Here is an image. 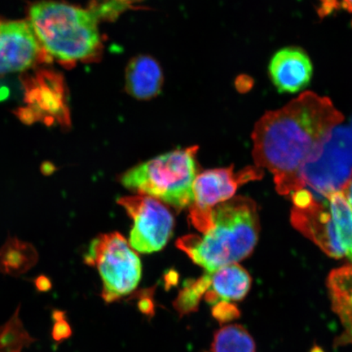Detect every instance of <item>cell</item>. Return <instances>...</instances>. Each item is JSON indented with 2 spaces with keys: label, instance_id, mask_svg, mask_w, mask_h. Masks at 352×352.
<instances>
[{
  "label": "cell",
  "instance_id": "1",
  "mask_svg": "<svg viewBox=\"0 0 352 352\" xmlns=\"http://www.w3.org/2000/svg\"><path fill=\"white\" fill-rule=\"evenodd\" d=\"M344 120L332 100L306 91L285 107L263 114L252 133L255 166L274 175L276 189L292 195L303 187L299 173Z\"/></svg>",
  "mask_w": 352,
  "mask_h": 352
},
{
  "label": "cell",
  "instance_id": "2",
  "mask_svg": "<svg viewBox=\"0 0 352 352\" xmlns=\"http://www.w3.org/2000/svg\"><path fill=\"white\" fill-rule=\"evenodd\" d=\"M130 0H104L88 8L56 1L34 3L29 22L43 50L65 65L98 59L102 52L99 23L130 7Z\"/></svg>",
  "mask_w": 352,
  "mask_h": 352
},
{
  "label": "cell",
  "instance_id": "3",
  "mask_svg": "<svg viewBox=\"0 0 352 352\" xmlns=\"http://www.w3.org/2000/svg\"><path fill=\"white\" fill-rule=\"evenodd\" d=\"M259 230L256 204L249 197H234L215 206L210 226L202 236H183L177 246L211 274L250 256L257 244Z\"/></svg>",
  "mask_w": 352,
  "mask_h": 352
},
{
  "label": "cell",
  "instance_id": "4",
  "mask_svg": "<svg viewBox=\"0 0 352 352\" xmlns=\"http://www.w3.org/2000/svg\"><path fill=\"white\" fill-rule=\"evenodd\" d=\"M197 146L170 151L126 171L123 186L139 195L155 198L173 208H190L197 176Z\"/></svg>",
  "mask_w": 352,
  "mask_h": 352
},
{
  "label": "cell",
  "instance_id": "5",
  "mask_svg": "<svg viewBox=\"0 0 352 352\" xmlns=\"http://www.w3.org/2000/svg\"><path fill=\"white\" fill-rule=\"evenodd\" d=\"M85 261L98 270L103 284L101 296L108 303L129 296L142 279L138 254L120 232L96 236L87 250Z\"/></svg>",
  "mask_w": 352,
  "mask_h": 352
},
{
  "label": "cell",
  "instance_id": "6",
  "mask_svg": "<svg viewBox=\"0 0 352 352\" xmlns=\"http://www.w3.org/2000/svg\"><path fill=\"white\" fill-rule=\"evenodd\" d=\"M352 173V130L338 126L314 155L302 166L303 188L314 189L327 198L341 191Z\"/></svg>",
  "mask_w": 352,
  "mask_h": 352
},
{
  "label": "cell",
  "instance_id": "7",
  "mask_svg": "<svg viewBox=\"0 0 352 352\" xmlns=\"http://www.w3.org/2000/svg\"><path fill=\"white\" fill-rule=\"evenodd\" d=\"M263 170L257 166H248L239 171L228 168L205 170L197 175L193 184V201L190 206L191 223L201 233L208 230L215 206L234 197L244 184L263 177Z\"/></svg>",
  "mask_w": 352,
  "mask_h": 352
},
{
  "label": "cell",
  "instance_id": "8",
  "mask_svg": "<svg viewBox=\"0 0 352 352\" xmlns=\"http://www.w3.org/2000/svg\"><path fill=\"white\" fill-rule=\"evenodd\" d=\"M118 204L133 219L129 244L139 253L160 252L168 242L174 228V218L168 209L155 198L132 196L120 198Z\"/></svg>",
  "mask_w": 352,
  "mask_h": 352
},
{
  "label": "cell",
  "instance_id": "9",
  "mask_svg": "<svg viewBox=\"0 0 352 352\" xmlns=\"http://www.w3.org/2000/svg\"><path fill=\"white\" fill-rule=\"evenodd\" d=\"M294 208L290 215L294 228L318 246L329 256L341 258L345 250L328 201L316 200L311 192L302 188L293 193Z\"/></svg>",
  "mask_w": 352,
  "mask_h": 352
},
{
  "label": "cell",
  "instance_id": "10",
  "mask_svg": "<svg viewBox=\"0 0 352 352\" xmlns=\"http://www.w3.org/2000/svg\"><path fill=\"white\" fill-rule=\"evenodd\" d=\"M26 107L19 111L21 121L28 124L42 122L63 126L70 125L66 108L65 87L58 74L44 72L25 83Z\"/></svg>",
  "mask_w": 352,
  "mask_h": 352
},
{
  "label": "cell",
  "instance_id": "11",
  "mask_svg": "<svg viewBox=\"0 0 352 352\" xmlns=\"http://www.w3.org/2000/svg\"><path fill=\"white\" fill-rule=\"evenodd\" d=\"M50 59L28 21L0 19V77L25 72Z\"/></svg>",
  "mask_w": 352,
  "mask_h": 352
},
{
  "label": "cell",
  "instance_id": "12",
  "mask_svg": "<svg viewBox=\"0 0 352 352\" xmlns=\"http://www.w3.org/2000/svg\"><path fill=\"white\" fill-rule=\"evenodd\" d=\"M268 73L280 94H296L309 85L314 65L309 56L301 47H287L272 57Z\"/></svg>",
  "mask_w": 352,
  "mask_h": 352
},
{
  "label": "cell",
  "instance_id": "13",
  "mask_svg": "<svg viewBox=\"0 0 352 352\" xmlns=\"http://www.w3.org/2000/svg\"><path fill=\"white\" fill-rule=\"evenodd\" d=\"M327 285L332 311L342 329L334 346L352 345V264L330 272Z\"/></svg>",
  "mask_w": 352,
  "mask_h": 352
},
{
  "label": "cell",
  "instance_id": "14",
  "mask_svg": "<svg viewBox=\"0 0 352 352\" xmlns=\"http://www.w3.org/2000/svg\"><path fill=\"white\" fill-rule=\"evenodd\" d=\"M164 81L160 64L151 56H136L127 64L125 88L132 98L140 100L156 98L162 91Z\"/></svg>",
  "mask_w": 352,
  "mask_h": 352
},
{
  "label": "cell",
  "instance_id": "15",
  "mask_svg": "<svg viewBox=\"0 0 352 352\" xmlns=\"http://www.w3.org/2000/svg\"><path fill=\"white\" fill-rule=\"evenodd\" d=\"M208 274L210 285L205 298L210 305L243 300L252 288V276L239 263L230 264Z\"/></svg>",
  "mask_w": 352,
  "mask_h": 352
},
{
  "label": "cell",
  "instance_id": "16",
  "mask_svg": "<svg viewBox=\"0 0 352 352\" xmlns=\"http://www.w3.org/2000/svg\"><path fill=\"white\" fill-rule=\"evenodd\" d=\"M212 352H256V344L252 334L241 324L224 325L215 332Z\"/></svg>",
  "mask_w": 352,
  "mask_h": 352
},
{
  "label": "cell",
  "instance_id": "17",
  "mask_svg": "<svg viewBox=\"0 0 352 352\" xmlns=\"http://www.w3.org/2000/svg\"><path fill=\"white\" fill-rule=\"evenodd\" d=\"M327 200L345 250V256L352 263V206L341 191L331 193Z\"/></svg>",
  "mask_w": 352,
  "mask_h": 352
},
{
  "label": "cell",
  "instance_id": "18",
  "mask_svg": "<svg viewBox=\"0 0 352 352\" xmlns=\"http://www.w3.org/2000/svg\"><path fill=\"white\" fill-rule=\"evenodd\" d=\"M34 341L25 329L19 318V308H17L14 315L0 327V352H21Z\"/></svg>",
  "mask_w": 352,
  "mask_h": 352
},
{
  "label": "cell",
  "instance_id": "19",
  "mask_svg": "<svg viewBox=\"0 0 352 352\" xmlns=\"http://www.w3.org/2000/svg\"><path fill=\"white\" fill-rule=\"evenodd\" d=\"M209 274L206 272L205 275L201 276L199 279L190 281L180 292L175 303V307L180 314H187L196 311L202 296L208 292L209 288Z\"/></svg>",
  "mask_w": 352,
  "mask_h": 352
},
{
  "label": "cell",
  "instance_id": "20",
  "mask_svg": "<svg viewBox=\"0 0 352 352\" xmlns=\"http://www.w3.org/2000/svg\"><path fill=\"white\" fill-rule=\"evenodd\" d=\"M54 324L52 328V338L57 342H60L72 336V329L68 321L65 320V312L54 311Z\"/></svg>",
  "mask_w": 352,
  "mask_h": 352
},
{
  "label": "cell",
  "instance_id": "21",
  "mask_svg": "<svg viewBox=\"0 0 352 352\" xmlns=\"http://www.w3.org/2000/svg\"><path fill=\"white\" fill-rule=\"evenodd\" d=\"M212 314L214 318L220 323H227L239 318L241 312L232 302H220L214 306Z\"/></svg>",
  "mask_w": 352,
  "mask_h": 352
},
{
  "label": "cell",
  "instance_id": "22",
  "mask_svg": "<svg viewBox=\"0 0 352 352\" xmlns=\"http://www.w3.org/2000/svg\"><path fill=\"white\" fill-rule=\"evenodd\" d=\"M341 192L343 196L345 197L346 201H349V204L352 206V173L349 180H347L346 183L344 184V186L342 187Z\"/></svg>",
  "mask_w": 352,
  "mask_h": 352
},
{
  "label": "cell",
  "instance_id": "23",
  "mask_svg": "<svg viewBox=\"0 0 352 352\" xmlns=\"http://www.w3.org/2000/svg\"><path fill=\"white\" fill-rule=\"evenodd\" d=\"M342 4L345 10L352 12V0H342Z\"/></svg>",
  "mask_w": 352,
  "mask_h": 352
}]
</instances>
